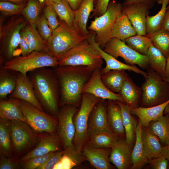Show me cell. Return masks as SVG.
<instances>
[{
	"label": "cell",
	"instance_id": "1",
	"mask_svg": "<svg viewBox=\"0 0 169 169\" xmlns=\"http://www.w3.org/2000/svg\"><path fill=\"white\" fill-rule=\"evenodd\" d=\"M53 68L60 85L59 105L77 106L81 103L82 89L95 69L69 65H59Z\"/></svg>",
	"mask_w": 169,
	"mask_h": 169
},
{
	"label": "cell",
	"instance_id": "2",
	"mask_svg": "<svg viewBox=\"0 0 169 169\" xmlns=\"http://www.w3.org/2000/svg\"><path fill=\"white\" fill-rule=\"evenodd\" d=\"M44 67L29 72L35 94L43 109L57 115L60 97L59 82L53 69Z\"/></svg>",
	"mask_w": 169,
	"mask_h": 169
},
{
	"label": "cell",
	"instance_id": "3",
	"mask_svg": "<svg viewBox=\"0 0 169 169\" xmlns=\"http://www.w3.org/2000/svg\"><path fill=\"white\" fill-rule=\"evenodd\" d=\"M59 20V25L47 42L50 54L58 60L66 52L86 39L74 26Z\"/></svg>",
	"mask_w": 169,
	"mask_h": 169
},
{
	"label": "cell",
	"instance_id": "4",
	"mask_svg": "<svg viewBox=\"0 0 169 169\" xmlns=\"http://www.w3.org/2000/svg\"><path fill=\"white\" fill-rule=\"evenodd\" d=\"M147 69V76L141 87L143 107L157 105L169 100V83L150 67Z\"/></svg>",
	"mask_w": 169,
	"mask_h": 169
},
{
	"label": "cell",
	"instance_id": "5",
	"mask_svg": "<svg viewBox=\"0 0 169 169\" xmlns=\"http://www.w3.org/2000/svg\"><path fill=\"white\" fill-rule=\"evenodd\" d=\"M59 65V61L51 54L34 51L26 56L14 57L0 65V67L26 75L28 73L38 68H54Z\"/></svg>",
	"mask_w": 169,
	"mask_h": 169
},
{
	"label": "cell",
	"instance_id": "6",
	"mask_svg": "<svg viewBox=\"0 0 169 169\" xmlns=\"http://www.w3.org/2000/svg\"><path fill=\"white\" fill-rule=\"evenodd\" d=\"M59 66H83L100 68L103 59L86 38L65 53L59 59Z\"/></svg>",
	"mask_w": 169,
	"mask_h": 169
},
{
	"label": "cell",
	"instance_id": "7",
	"mask_svg": "<svg viewBox=\"0 0 169 169\" xmlns=\"http://www.w3.org/2000/svg\"><path fill=\"white\" fill-rule=\"evenodd\" d=\"M26 23L20 17H13L0 27V65L14 58V53L19 45L21 31Z\"/></svg>",
	"mask_w": 169,
	"mask_h": 169
},
{
	"label": "cell",
	"instance_id": "8",
	"mask_svg": "<svg viewBox=\"0 0 169 169\" xmlns=\"http://www.w3.org/2000/svg\"><path fill=\"white\" fill-rule=\"evenodd\" d=\"M13 158L17 162L19 159L31 149L37 137L31 127L20 121H9Z\"/></svg>",
	"mask_w": 169,
	"mask_h": 169
},
{
	"label": "cell",
	"instance_id": "9",
	"mask_svg": "<svg viewBox=\"0 0 169 169\" xmlns=\"http://www.w3.org/2000/svg\"><path fill=\"white\" fill-rule=\"evenodd\" d=\"M122 3L120 2L110 1L105 12L101 16L95 18L87 28L90 30L95 32V41L102 49L108 41L113 26L122 12Z\"/></svg>",
	"mask_w": 169,
	"mask_h": 169
},
{
	"label": "cell",
	"instance_id": "10",
	"mask_svg": "<svg viewBox=\"0 0 169 169\" xmlns=\"http://www.w3.org/2000/svg\"><path fill=\"white\" fill-rule=\"evenodd\" d=\"M19 102L26 123L34 131L54 133L57 131L58 121L54 115H49L24 100H19Z\"/></svg>",
	"mask_w": 169,
	"mask_h": 169
},
{
	"label": "cell",
	"instance_id": "11",
	"mask_svg": "<svg viewBox=\"0 0 169 169\" xmlns=\"http://www.w3.org/2000/svg\"><path fill=\"white\" fill-rule=\"evenodd\" d=\"M101 99L88 93H83L80 109L74 121L75 129L74 138V145L82 149L84 144L87 134L90 114L96 104Z\"/></svg>",
	"mask_w": 169,
	"mask_h": 169
},
{
	"label": "cell",
	"instance_id": "12",
	"mask_svg": "<svg viewBox=\"0 0 169 169\" xmlns=\"http://www.w3.org/2000/svg\"><path fill=\"white\" fill-rule=\"evenodd\" d=\"M102 49L116 59L121 57L128 64H136L143 69H147L149 67L146 55L140 54L117 38H110Z\"/></svg>",
	"mask_w": 169,
	"mask_h": 169
},
{
	"label": "cell",
	"instance_id": "13",
	"mask_svg": "<svg viewBox=\"0 0 169 169\" xmlns=\"http://www.w3.org/2000/svg\"><path fill=\"white\" fill-rule=\"evenodd\" d=\"M59 109L57 115L58 120L57 131L64 149L73 145L72 141L75 131L73 118L77 110V106L65 105Z\"/></svg>",
	"mask_w": 169,
	"mask_h": 169
},
{
	"label": "cell",
	"instance_id": "14",
	"mask_svg": "<svg viewBox=\"0 0 169 169\" xmlns=\"http://www.w3.org/2000/svg\"><path fill=\"white\" fill-rule=\"evenodd\" d=\"M105 100L101 99L90 114L88 125L87 135L90 136L94 133L101 132L107 134L117 140L109 123L107 108Z\"/></svg>",
	"mask_w": 169,
	"mask_h": 169
},
{
	"label": "cell",
	"instance_id": "15",
	"mask_svg": "<svg viewBox=\"0 0 169 169\" xmlns=\"http://www.w3.org/2000/svg\"><path fill=\"white\" fill-rule=\"evenodd\" d=\"M95 33L94 31L90 30L89 34L86 37V38L105 62V67L100 69L101 74L111 70H124L132 71L137 74H140L145 78L146 77L147 72L140 69L135 65L124 63L105 52L96 43L95 40Z\"/></svg>",
	"mask_w": 169,
	"mask_h": 169
},
{
	"label": "cell",
	"instance_id": "16",
	"mask_svg": "<svg viewBox=\"0 0 169 169\" xmlns=\"http://www.w3.org/2000/svg\"><path fill=\"white\" fill-rule=\"evenodd\" d=\"M88 93L104 100L119 101L123 103L124 98L120 94L114 93L105 85L101 79L100 68L95 69L84 87L82 93Z\"/></svg>",
	"mask_w": 169,
	"mask_h": 169
},
{
	"label": "cell",
	"instance_id": "17",
	"mask_svg": "<svg viewBox=\"0 0 169 169\" xmlns=\"http://www.w3.org/2000/svg\"><path fill=\"white\" fill-rule=\"evenodd\" d=\"M8 97L24 100L43 110L35 94L32 83L27 75H24L18 72L15 88Z\"/></svg>",
	"mask_w": 169,
	"mask_h": 169
},
{
	"label": "cell",
	"instance_id": "18",
	"mask_svg": "<svg viewBox=\"0 0 169 169\" xmlns=\"http://www.w3.org/2000/svg\"><path fill=\"white\" fill-rule=\"evenodd\" d=\"M60 142L58 135L55 133H48L41 137L35 148L20 157L18 161L22 164L31 158L43 156L53 151H60Z\"/></svg>",
	"mask_w": 169,
	"mask_h": 169
},
{
	"label": "cell",
	"instance_id": "19",
	"mask_svg": "<svg viewBox=\"0 0 169 169\" xmlns=\"http://www.w3.org/2000/svg\"><path fill=\"white\" fill-rule=\"evenodd\" d=\"M148 9L139 3L122 5V12L126 16L138 34H146V19Z\"/></svg>",
	"mask_w": 169,
	"mask_h": 169
},
{
	"label": "cell",
	"instance_id": "20",
	"mask_svg": "<svg viewBox=\"0 0 169 169\" xmlns=\"http://www.w3.org/2000/svg\"><path fill=\"white\" fill-rule=\"evenodd\" d=\"M125 140H117L115 144L111 148L109 157L110 162L118 169H131V145Z\"/></svg>",
	"mask_w": 169,
	"mask_h": 169
},
{
	"label": "cell",
	"instance_id": "21",
	"mask_svg": "<svg viewBox=\"0 0 169 169\" xmlns=\"http://www.w3.org/2000/svg\"><path fill=\"white\" fill-rule=\"evenodd\" d=\"M111 148H101L88 145L83 149L84 154L89 162L97 169H111L109 157Z\"/></svg>",
	"mask_w": 169,
	"mask_h": 169
},
{
	"label": "cell",
	"instance_id": "22",
	"mask_svg": "<svg viewBox=\"0 0 169 169\" xmlns=\"http://www.w3.org/2000/svg\"><path fill=\"white\" fill-rule=\"evenodd\" d=\"M85 159L82 149L73 144L64 149L60 159L52 169H72Z\"/></svg>",
	"mask_w": 169,
	"mask_h": 169
},
{
	"label": "cell",
	"instance_id": "23",
	"mask_svg": "<svg viewBox=\"0 0 169 169\" xmlns=\"http://www.w3.org/2000/svg\"><path fill=\"white\" fill-rule=\"evenodd\" d=\"M94 9V0H83L74 11L73 26L82 35L86 37L89 33L87 28L88 20Z\"/></svg>",
	"mask_w": 169,
	"mask_h": 169
},
{
	"label": "cell",
	"instance_id": "24",
	"mask_svg": "<svg viewBox=\"0 0 169 169\" xmlns=\"http://www.w3.org/2000/svg\"><path fill=\"white\" fill-rule=\"evenodd\" d=\"M141 138L145 153L149 160L163 155L162 146L159 138L148 127L141 126Z\"/></svg>",
	"mask_w": 169,
	"mask_h": 169
},
{
	"label": "cell",
	"instance_id": "25",
	"mask_svg": "<svg viewBox=\"0 0 169 169\" xmlns=\"http://www.w3.org/2000/svg\"><path fill=\"white\" fill-rule=\"evenodd\" d=\"M169 100L161 104L149 107H138L131 109L132 115L137 116L141 126L148 127L150 123L163 115L164 111Z\"/></svg>",
	"mask_w": 169,
	"mask_h": 169
},
{
	"label": "cell",
	"instance_id": "26",
	"mask_svg": "<svg viewBox=\"0 0 169 169\" xmlns=\"http://www.w3.org/2000/svg\"><path fill=\"white\" fill-rule=\"evenodd\" d=\"M0 118L6 120H16L26 123L20 105L19 99L10 98L0 100Z\"/></svg>",
	"mask_w": 169,
	"mask_h": 169
},
{
	"label": "cell",
	"instance_id": "27",
	"mask_svg": "<svg viewBox=\"0 0 169 169\" xmlns=\"http://www.w3.org/2000/svg\"><path fill=\"white\" fill-rule=\"evenodd\" d=\"M28 45V54L33 51H36L49 53L47 42L41 36L35 26L29 25L26 26L21 32Z\"/></svg>",
	"mask_w": 169,
	"mask_h": 169
},
{
	"label": "cell",
	"instance_id": "28",
	"mask_svg": "<svg viewBox=\"0 0 169 169\" xmlns=\"http://www.w3.org/2000/svg\"><path fill=\"white\" fill-rule=\"evenodd\" d=\"M141 125L139 120L136 130L135 143L132 149L131 161V169H141L149 163L144 149L141 138Z\"/></svg>",
	"mask_w": 169,
	"mask_h": 169
},
{
	"label": "cell",
	"instance_id": "29",
	"mask_svg": "<svg viewBox=\"0 0 169 169\" xmlns=\"http://www.w3.org/2000/svg\"><path fill=\"white\" fill-rule=\"evenodd\" d=\"M136 34L135 29L126 16L122 12L118 16L113 26L108 41L111 38H115L125 42L126 39Z\"/></svg>",
	"mask_w": 169,
	"mask_h": 169
},
{
	"label": "cell",
	"instance_id": "30",
	"mask_svg": "<svg viewBox=\"0 0 169 169\" xmlns=\"http://www.w3.org/2000/svg\"><path fill=\"white\" fill-rule=\"evenodd\" d=\"M107 111L109 123L115 136L117 137L125 135L121 109L115 101L109 100Z\"/></svg>",
	"mask_w": 169,
	"mask_h": 169
},
{
	"label": "cell",
	"instance_id": "31",
	"mask_svg": "<svg viewBox=\"0 0 169 169\" xmlns=\"http://www.w3.org/2000/svg\"><path fill=\"white\" fill-rule=\"evenodd\" d=\"M126 105L132 108L138 107L141 96V88L137 86L132 79L128 76L125 80L119 93Z\"/></svg>",
	"mask_w": 169,
	"mask_h": 169
},
{
	"label": "cell",
	"instance_id": "32",
	"mask_svg": "<svg viewBox=\"0 0 169 169\" xmlns=\"http://www.w3.org/2000/svg\"><path fill=\"white\" fill-rule=\"evenodd\" d=\"M115 101L121 109L123 124L125 130V141L128 144H132L138 123L131 113V108L119 101Z\"/></svg>",
	"mask_w": 169,
	"mask_h": 169
},
{
	"label": "cell",
	"instance_id": "33",
	"mask_svg": "<svg viewBox=\"0 0 169 169\" xmlns=\"http://www.w3.org/2000/svg\"><path fill=\"white\" fill-rule=\"evenodd\" d=\"M128 76L125 70H113L101 74V79L110 91L119 93L125 80Z\"/></svg>",
	"mask_w": 169,
	"mask_h": 169
},
{
	"label": "cell",
	"instance_id": "34",
	"mask_svg": "<svg viewBox=\"0 0 169 169\" xmlns=\"http://www.w3.org/2000/svg\"><path fill=\"white\" fill-rule=\"evenodd\" d=\"M18 72L0 67V99L5 100L15 90Z\"/></svg>",
	"mask_w": 169,
	"mask_h": 169
},
{
	"label": "cell",
	"instance_id": "35",
	"mask_svg": "<svg viewBox=\"0 0 169 169\" xmlns=\"http://www.w3.org/2000/svg\"><path fill=\"white\" fill-rule=\"evenodd\" d=\"M146 55L148 59V66L162 79L165 78L166 58L161 52L152 45L149 47Z\"/></svg>",
	"mask_w": 169,
	"mask_h": 169
},
{
	"label": "cell",
	"instance_id": "36",
	"mask_svg": "<svg viewBox=\"0 0 169 169\" xmlns=\"http://www.w3.org/2000/svg\"><path fill=\"white\" fill-rule=\"evenodd\" d=\"M148 127L158 137L162 146L169 144V114L151 121Z\"/></svg>",
	"mask_w": 169,
	"mask_h": 169
},
{
	"label": "cell",
	"instance_id": "37",
	"mask_svg": "<svg viewBox=\"0 0 169 169\" xmlns=\"http://www.w3.org/2000/svg\"><path fill=\"white\" fill-rule=\"evenodd\" d=\"M0 155L6 157L13 158L9 121L1 118H0Z\"/></svg>",
	"mask_w": 169,
	"mask_h": 169
},
{
	"label": "cell",
	"instance_id": "38",
	"mask_svg": "<svg viewBox=\"0 0 169 169\" xmlns=\"http://www.w3.org/2000/svg\"><path fill=\"white\" fill-rule=\"evenodd\" d=\"M169 0H160L158 4L161 5L160 10L155 15H147L146 19V34L152 33L161 28Z\"/></svg>",
	"mask_w": 169,
	"mask_h": 169
},
{
	"label": "cell",
	"instance_id": "39",
	"mask_svg": "<svg viewBox=\"0 0 169 169\" xmlns=\"http://www.w3.org/2000/svg\"><path fill=\"white\" fill-rule=\"evenodd\" d=\"M145 36L150 39L152 44L167 59L169 55V32L161 29Z\"/></svg>",
	"mask_w": 169,
	"mask_h": 169
},
{
	"label": "cell",
	"instance_id": "40",
	"mask_svg": "<svg viewBox=\"0 0 169 169\" xmlns=\"http://www.w3.org/2000/svg\"><path fill=\"white\" fill-rule=\"evenodd\" d=\"M44 5L45 4L44 0H28L21 13L24 16L30 25L36 26V20Z\"/></svg>",
	"mask_w": 169,
	"mask_h": 169
},
{
	"label": "cell",
	"instance_id": "41",
	"mask_svg": "<svg viewBox=\"0 0 169 169\" xmlns=\"http://www.w3.org/2000/svg\"><path fill=\"white\" fill-rule=\"evenodd\" d=\"M125 42L138 53L145 55H147L150 46L153 45L150 38L145 35L137 34L126 39Z\"/></svg>",
	"mask_w": 169,
	"mask_h": 169
},
{
	"label": "cell",
	"instance_id": "42",
	"mask_svg": "<svg viewBox=\"0 0 169 169\" xmlns=\"http://www.w3.org/2000/svg\"><path fill=\"white\" fill-rule=\"evenodd\" d=\"M51 5L53 7L60 19L69 25L74 26V11L66 0H60Z\"/></svg>",
	"mask_w": 169,
	"mask_h": 169
},
{
	"label": "cell",
	"instance_id": "43",
	"mask_svg": "<svg viewBox=\"0 0 169 169\" xmlns=\"http://www.w3.org/2000/svg\"><path fill=\"white\" fill-rule=\"evenodd\" d=\"M89 146L101 148H112L117 140L106 133L100 132L90 135Z\"/></svg>",
	"mask_w": 169,
	"mask_h": 169
},
{
	"label": "cell",
	"instance_id": "44",
	"mask_svg": "<svg viewBox=\"0 0 169 169\" xmlns=\"http://www.w3.org/2000/svg\"><path fill=\"white\" fill-rule=\"evenodd\" d=\"M27 3L14 4L7 1H1L0 10L5 15H12L19 14L21 13Z\"/></svg>",
	"mask_w": 169,
	"mask_h": 169
},
{
	"label": "cell",
	"instance_id": "45",
	"mask_svg": "<svg viewBox=\"0 0 169 169\" xmlns=\"http://www.w3.org/2000/svg\"><path fill=\"white\" fill-rule=\"evenodd\" d=\"M58 151H53L43 156L30 158L22 164L23 167L25 169H37Z\"/></svg>",
	"mask_w": 169,
	"mask_h": 169
},
{
	"label": "cell",
	"instance_id": "46",
	"mask_svg": "<svg viewBox=\"0 0 169 169\" xmlns=\"http://www.w3.org/2000/svg\"><path fill=\"white\" fill-rule=\"evenodd\" d=\"M36 27L39 33L47 42L51 36L53 31L50 28L44 15L38 17L36 21Z\"/></svg>",
	"mask_w": 169,
	"mask_h": 169
},
{
	"label": "cell",
	"instance_id": "47",
	"mask_svg": "<svg viewBox=\"0 0 169 169\" xmlns=\"http://www.w3.org/2000/svg\"><path fill=\"white\" fill-rule=\"evenodd\" d=\"M44 13L50 28L53 31L60 25L59 19L57 18L58 16L56 11L52 6L46 5Z\"/></svg>",
	"mask_w": 169,
	"mask_h": 169
},
{
	"label": "cell",
	"instance_id": "48",
	"mask_svg": "<svg viewBox=\"0 0 169 169\" xmlns=\"http://www.w3.org/2000/svg\"><path fill=\"white\" fill-rule=\"evenodd\" d=\"M168 161L162 155L160 157L154 158L149 160V163L154 169H166Z\"/></svg>",
	"mask_w": 169,
	"mask_h": 169
},
{
	"label": "cell",
	"instance_id": "49",
	"mask_svg": "<svg viewBox=\"0 0 169 169\" xmlns=\"http://www.w3.org/2000/svg\"><path fill=\"white\" fill-rule=\"evenodd\" d=\"M64 151V150L58 151L55 155L49 158L37 169H52L60 159Z\"/></svg>",
	"mask_w": 169,
	"mask_h": 169
},
{
	"label": "cell",
	"instance_id": "50",
	"mask_svg": "<svg viewBox=\"0 0 169 169\" xmlns=\"http://www.w3.org/2000/svg\"><path fill=\"white\" fill-rule=\"evenodd\" d=\"M18 168L17 162L13 158L7 157L0 155V169Z\"/></svg>",
	"mask_w": 169,
	"mask_h": 169
},
{
	"label": "cell",
	"instance_id": "51",
	"mask_svg": "<svg viewBox=\"0 0 169 169\" xmlns=\"http://www.w3.org/2000/svg\"><path fill=\"white\" fill-rule=\"evenodd\" d=\"M156 2V0H125L122 4L125 5L139 3L145 5L149 9L153 7Z\"/></svg>",
	"mask_w": 169,
	"mask_h": 169
},
{
	"label": "cell",
	"instance_id": "52",
	"mask_svg": "<svg viewBox=\"0 0 169 169\" xmlns=\"http://www.w3.org/2000/svg\"><path fill=\"white\" fill-rule=\"evenodd\" d=\"M19 46L20 48L22 56H25L28 54V45L25 38L21 33Z\"/></svg>",
	"mask_w": 169,
	"mask_h": 169
},
{
	"label": "cell",
	"instance_id": "53",
	"mask_svg": "<svg viewBox=\"0 0 169 169\" xmlns=\"http://www.w3.org/2000/svg\"><path fill=\"white\" fill-rule=\"evenodd\" d=\"M161 29L169 32V8H167L164 22Z\"/></svg>",
	"mask_w": 169,
	"mask_h": 169
},
{
	"label": "cell",
	"instance_id": "54",
	"mask_svg": "<svg viewBox=\"0 0 169 169\" xmlns=\"http://www.w3.org/2000/svg\"><path fill=\"white\" fill-rule=\"evenodd\" d=\"M74 11L79 8L83 0H66Z\"/></svg>",
	"mask_w": 169,
	"mask_h": 169
},
{
	"label": "cell",
	"instance_id": "55",
	"mask_svg": "<svg viewBox=\"0 0 169 169\" xmlns=\"http://www.w3.org/2000/svg\"><path fill=\"white\" fill-rule=\"evenodd\" d=\"M163 155L169 161V144L166 146H162Z\"/></svg>",
	"mask_w": 169,
	"mask_h": 169
},
{
	"label": "cell",
	"instance_id": "56",
	"mask_svg": "<svg viewBox=\"0 0 169 169\" xmlns=\"http://www.w3.org/2000/svg\"><path fill=\"white\" fill-rule=\"evenodd\" d=\"M165 76V78H169V55L166 59Z\"/></svg>",
	"mask_w": 169,
	"mask_h": 169
},
{
	"label": "cell",
	"instance_id": "57",
	"mask_svg": "<svg viewBox=\"0 0 169 169\" xmlns=\"http://www.w3.org/2000/svg\"><path fill=\"white\" fill-rule=\"evenodd\" d=\"M28 0H1L2 1H8L13 3H15L17 4H21L26 3Z\"/></svg>",
	"mask_w": 169,
	"mask_h": 169
},
{
	"label": "cell",
	"instance_id": "58",
	"mask_svg": "<svg viewBox=\"0 0 169 169\" xmlns=\"http://www.w3.org/2000/svg\"><path fill=\"white\" fill-rule=\"evenodd\" d=\"M46 5H51L54 3L59 1L60 0H44Z\"/></svg>",
	"mask_w": 169,
	"mask_h": 169
},
{
	"label": "cell",
	"instance_id": "59",
	"mask_svg": "<svg viewBox=\"0 0 169 169\" xmlns=\"http://www.w3.org/2000/svg\"><path fill=\"white\" fill-rule=\"evenodd\" d=\"M163 114L165 115L168 114H169V102L166 105V106L163 112Z\"/></svg>",
	"mask_w": 169,
	"mask_h": 169
},
{
	"label": "cell",
	"instance_id": "60",
	"mask_svg": "<svg viewBox=\"0 0 169 169\" xmlns=\"http://www.w3.org/2000/svg\"><path fill=\"white\" fill-rule=\"evenodd\" d=\"M164 80L167 82L169 83V78H164L163 79Z\"/></svg>",
	"mask_w": 169,
	"mask_h": 169
},
{
	"label": "cell",
	"instance_id": "61",
	"mask_svg": "<svg viewBox=\"0 0 169 169\" xmlns=\"http://www.w3.org/2000/svg\"><path fill=\"white\" fill-rule=\"evenodd\" d=\"M160 0H156V2L158 4ZM167 8H169V5L167 6Z\"/></svg>",
	"mask_w": 169,
	"mask_h": 169
},
{
	"label": "cell",
	"instance_id": "62",
	"mask_svg": "<svg viewBox=\"0 0 169 169\" xmlns=\"http://www.w3.org/2000/svg\"><path fill=\"white\" fill-rule=\"evenodd\" d=\"M167 169H169V161H168L167 166Z\"/></svg>",
	"mask_w": 169,
	"mask_h": 169
}]
</instances>
